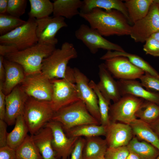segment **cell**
Wrapping results in <instances>:
<instances>
[{"label":"cell","instance_id":"1","mask_svg":"<svg viewBox=\"0 0 159 159\" xmlns=\"http://www.w3.org/2000/svg\"><path fill=\"white\" fill-rule=\"evenodd\" d=\"M79 15L102 36L130 35L131 26L124 15L117 10L106 11L95 8L86 13L80 12Z\"/></svg>","mask_w":159,"mask_h":159},{"label":"cell","instance_id":"2","mask_svg":"<svg viewBox=\"0 0 159 159\" xmlns=\"http://www.w3.org/2000/svg\"><path fill=\"white\" fill-rule=\"evenodd\" d=\"M36 19L29 17L26 22L0 36V55L21 51L38 42L36 34Z\"/></svg>","mask_w":159,"mask_h":159},{"label":"cell","instance_id":"3","mask_svg":"<svg viewBox=\"0 0 159 159\" xmlns=\"http://www.w3.org/2000/svg\"><path fill=\"white\" fill-rule=\"evenodd\" d=\"M56 49L55 46L38 42L24 50L7 54L4 57L21 65L26 76L41 73L43 60Z\"/></svg>","mask_w":159,"mask_h":159},{"label":"cell","instance_id":"4","mask_svg":"<svg viewBox=\"0 0 159 159\" xmlns=\"http://www.w3.org/2000/svg\"><path fill=\"white\" fill-rule=\"evenodd\" d=\"M77 53L74 45L66 42L60 48L56 49L42 63L41 73L50 80L62 79L65 76L67 64L77 58Z\"/></svg>","mask_w":159,"mask_h":159},{"label":"cell","instance_id":"5","mask_svg":"<svg viewBox=\"0 0 159 159\" xmlns=\"http://www.w3.org/2000/svg\"><path fill=\"white\" fill-rule=\"evenodd\" d=\"M51 80L53 90L50 103L55 112L80 100L75 84L73 68L68 66L64 78Z\"/></svg>","mask_w":159,"mask_h":159},{"label":"cell","instance_id":"6","mask_svg":"<svg viewBox=\"0 0 159 159\" xmlns=\"http://www.w3.org/2000/svg\"><path fill=\"white\" fill-rule=\"evenodd\" d=\"M52 120L59 123L66 132L75 127L87 124L101 125L80 100L56 112Z\"/></svg>","mask_w":159,"mask_h":159},{"label":"cell","instance_id":"7","mask_svg":"<svg viewBox=\"0 0 159 159\" xmlns=\"http://www.w3.org/2000/svg\"><path fill=\"white\" fill-rule=\"evenodd\" d=\"M55 112L50 102L39 100L29 97L23 116L31 135L36 133L52 120Z\"/></svg>","mask_w":159,"mask_h":159},{"label":"cell","instance_id":"8","mask_svg":"<svg viewBox=\"0 0 159 159\" xmlns=\"http://www.w3.org/2000/svg\"><path fill=\"white\" fill-rule=\"evenodd\" d=\"M144 100L130 95L122 96L117 101L110 105V121L129 124L136 118V112Z\"/></svg>","mask_w":159,"mask_h":159},{"label":"cell","instance_id":"9","mask_svg":"<svg viewBox=\"0 0 159 159\" xmlns=\"http://www.w3.org/2000/svg\"><path fill=\"white\" fill-rule=\"evenodd\" d=\"M158 32H159V5L153 1L147 14L131 26L130 35L135 42L143 43Z\"/></svg>","mask_w":159,"mask_h":159},{"label":"cell","instance_id":"10","mask_svg":"<svg viewBox=\"0 0 159 159\" xmlns=\"http://www.w3.org/2000/svg\"><path fill=\"white\" fill-rule=\"evenodd\" d=\"M20 86L29 97L41 101H51L53 90L51 80L41 72L25 76Z\"/></svg>","mask_w":159,"mask_h":159},{"label":"cell","instance_id":"11","mask_svg":"<svg viewBox=\"0 0 159 159\" xmlns=\"http://www.w3.org/2000/svg\"><path fill=\"white\" fill-rule=\"evenodd\" d=\"M75 35L92 54L96 53L99 49L107 51H125L120 46L106 39L97 31L84 24L81 25L75 31Z\"/></svg>","mask_w":159,"mask_h":159},{"label":"cell","instance_id":"12","mask_svg":"<svg viewBox=\"0 0 159 159\" xmlns=\"http://www.w3.org/2000/svg\"><path fill=\"white\" fill-rule=\"evenodd\" d=\"M79 97L84 102L90 113L100 123L98 98L89 84L87 77L77 68H73Z\"/></svg>","mask_w":159,"mask_h":159},{"label":"cell","instance_id":"13","mask_svg":"<svg viewBox=\"0 0 159 159\" xmlns=\"http://www.w3.org/2000/svg\"><path fill=\"white\" fill-rule=\"evenodd\" d=\"M36 34L38 42L56 46L58 40L55 36L61 28L68 25L62 17L50 16L36 19Z\"/></svg>","mask_w":159,"mask_h":159},{"label":"cell","instance_id":"14","mask_svg":"<svg viewBox=\"0 0 159 159\" xmlns=\"http://www.w3.org/2000/svg\"><path fill=\"white\" fill-rule=\"evenodd\" d=\"M44 126L52 131V147L57 159H67L79 137H68L61 124L55 121L51 120Z\"/></svg>","mask_w":159,"mask_h":159},{"label":"cell","instance_id":"15","mask_svg":"<svg viewBox=\"0 0 159 159\" xmlns=\"http://www.w3.org/2000/svg\"><path fill=\"white\" fill-rule=\"evenodd\" d=\"M109 72L115 78L122 80H135L145 72L132 63L126 57L117 56L105 60L104 63Z\"/></svg>","mask_w":159,"mask_h":159},{"label":"cell","instance_id":"16","mask_svg":"<svg viewBox=\"0 0 159 159\" xmlns=\"http://www.w3.org/2000/svg\"><path fill=\"white\" fill-rule=\"evenodd\" d=\"M28 97L19 85L6 95L4 121L8 125H11L15 123L18 117L23 115L25 104Z\"/></svg>","mask_w":159,"mask_h":159},{"label":"cell","instance_id":"17","mask_svg":"<svg viewBox=\"0 0 159 159\" xmlns=\"http://www.w3.org/2000/svg\"><path fill=\"white\" fill-rule=\"evenodd\" d=\"M105 127V140L108 147L127 146L134 136L128 124L110 121Z\"/></svg>","mask_w":159,"mask_h":159},{"label":"cell","instance_id":"18","mask_svg":"<svg viewBox=\"0 0 159 159\" xmlns=\"http://www.w3.org/2000/svg\"><path fill=\"white\" fill-rule=\"evenodd\" d=\"M98 67L100 81L97 84L98 89L107 100L115 102L122 96L117 82L114 79L104 63Z\"/></svg>","mask_w":159,"mask_h":159},{"label":"cell","instance_id":"19","mask_svg":"<svg viewBox=\"0 0 159 159\" xmlns=\"http://www.w3.org/2000/svg\"><path fill=\"white\" fill-rule=\"evenodd\" d=\"M117 82L121 96L130 95L159 105V93L144 88L139 81L119 80Z\"/></svg>","mask_w":159,"mask_h":159},{"label":"cell","instance_id":"20","mask_svg":"<svg viewBox=\"0 0 159 159\" xmlns=\"http://www.w3.org/2000/svg\"><path fill=\"white\" fill-rule=\"evenodd\" d=\"M3 63L5 69V77L4 82H1L3 91L6 95L15 87L21 84L25 75L23 67L19 64L4 57Z\"/></svg>","mask_w":159,"mask_h":159},{"label":"cell","instance_id":"21","mask_svg":"<svg viewBox=\"0 0 159 159\" xmlns=\"http://www.w3.org/2000/svg\"><path fill=\"white\" fill-rule=\"evenodd\" d=\"M31 135L43 159H58L52 147V133L49 127L44 126Z\"/></svg>","mask_w":159,"mask_h":159},{"label":"cell","instance_id":"22","mask_svg":"<svg viewBox=\"0 0 159 159\" xmlns=\"http://www.w3.org/2000/svg\"><path fill=\"white\" fill-rule=\"evenodd\" d=\"M95 8L103 9L106 11L113 9L117 10L124 15L129 22L127 9L125 3L122 0H84L80 12L86 13Z\"/></svg>","mask_w":159,"mask_h":159},{"label":"cell","instance_id":"23","mask_svg":"<svg viewBox=\"0 0 159 159\" xmlns=\"http://www.w3.org/2000/svg\"><path fill=\"white\" fill-rule=\"evenodd\" d=\"M129 125L135 136L151 144L159 150V138L149 124L136 118Z\"/></svg>","mask_w":159,"mask_h":159},{"label":"cell","instance_id":"24","mask_svg":"<svg viewBox=\"0 0 159 159\" xmlns=\"http://www.w3.org/2000/svg\"><path fill=\"white\" fill-rule=\"evenodd\" d=\"M53 16L70 19L79 15L83 1L80 0H55L54 1Z\"/></svg>","mask_w":159,"mask_h":159},{"label":"cell","instance_id":"25","mask_svg":"<svg viewBox=\"0 0 159 159\" xmlns=\"http://www.w3.org/2000/svg\"><path fill=\"white\" fill-rule=\"evenodd\" d=\"M117 56L127 57L133 65L143 70L145 73L159 77V73L147 62L139 56L124 51H108L100 58L106 60Z\"/></svg>","mask_w":159,"mask_h":159},{"label":"cell","instance_id":"26","mask_svg":"<svg viewBox=\"0 0 159 159\" xmlns=\"http://www.w3.org/2000/svg\"><path fill=\"white\" fill-rule=\"evenodd\" d=\"M125 4L127 9L130 24H133L148 14L153 0H126Z\"/></svg>","mask_w":159,"mask_h":159},{"label":"cell","instance_id":"27","mask_svg":"<svg viewBox=\"0 0 159 159\" xmlns=\"http://www.w3.org/2000/svg\"><path fill=\"white\" fill-rule=\"evenodd\" d=\"M108 146L105 139L99 136L85 137L83 150L84 159H95L104 156Z\"/></svg>","mask_w":159,"mask_h":159},{"label":"cell","instance_id":"28","mask_svg":"<svg viewBox=\"0 0 159 159\" xmlns=\"http://www.w3.org/2000/svg\"><path fill=\"white\" fill-rule=\"evenodd\" d=\"M15 126L12 130L8 133L7 145L16 150L23 142L29 132L23 115L16 118Z\"/></svg>","mask_w":159,"mask_h":159},{"label":"cell","instance_id":"29","mask_svg":"<svg viewBox=\"0 0 159 159\" xmlns=\"http://www.w3.org/2000/svg\"><path fill=\"white\" fill-rule=\"evenodd\" d=\"M130 151L134 152L141 159H157L159 150L151 144L146 141H140L134 136L127 146Z\"/></svg>","mask_w":159,"mask_h":159},{"label":"cell","instance_id":"30","mask_svg":"<svg viewBox=\"0 0 159 159\" xmlns=\"http://www.w3.org/2000/svg\"><path fill=\"white\" fill-rule=\"evenodd\" d=\"M69 137H88L105 136L106 128L101 125L94 124H84L73 127L65 132Z\"/></svg>","mask_w":159,"mask_h":159},{"label":"cell","instance_id":"31","mask_svg":"<svg viewBox=\"0 0 159 159\" xmlns=\"http://www.w3.org/2000/svg\"><path fill=\"white\" fill-rule=\"evenodd\" d=\"M15 152L16 159H43L31 135H27Z\"/></svg>","mask_w":159,"mask_h":159},{"label":"cell","instance_id":"32","mask_svg":"<svg viewBox=\"0 0 159 159\" xmlns=\"http://www.w3.org/2000/svg\"><path fill=\"white\" fill-rule=\"evenodd\" d=\"M30 10L29 17L36 19L48 16L53 13V3L49 0H29Z\"/></svg>","mask_w":159,"mask_h":159},{"label":"cell","instance_id":"33","mask_svg":"<svg viewBox=\"0 0 159 159\" xmlns=\"http://www.w3.org/2000/svg\"><path fill=\"white\" fill-rule=\"evenodd\" d=\"M136 117L149 124L159 119V105L145 100L135 113Z\"/></svg>","mask_w":159,"mask_h":159},{"label":"cell","instance_id":"34","mask_svg":"<svg viewBox=\"0 0 159 159\" xmlns=\"http://www.w3.org/2000/svg\"><path fill=\"white\" fill-rule=\"evenodd\" d=\"M89 84L96 94L98 100L100 115V125L105 127L110 123L109 116L110 107V102L107 100L102 94L97 86V84L92 80L89 82Z\"/></svg>","mask_w":159,"mask_h":159},{"label":"cell","instance_id":"35","mask_svg":"<svg viewBox=\"0 0 159 159\" xmlns=\"http://www.w3.org/2000/svg\"><path fill=\"white\" fill-rule=\"evenodd\" d=\"M26 21L6 13L0 14V35H4L22 25Z\"/></svg>","mask_w":159,"mask_h":159},{"label":"cell","instance_id":"36","mask_svg":"<svg viewBox=\"0 0 159 159\" xmlns=\"http://www.w3.org/2000/svg\"><path fill=\"white\" fill-rule=\"evenodd\" d=\"M27 2L26 0H8L6 13L20 18L25 12Z\"/></svg>","mask_w":159,"mask_h":159},{"label":"cell","instance_id":"37","mask_svg":"<svg viewBox=\"0 0 159 159\" xmlns=\"http://www.w3.org/2000/svg\"><path fill=\"white\" fill-rule=\"evenodd\" d=\"M129 153L127 146L108 147L104 157L106 159H126Z\"/></svg>","mask_w":159,"mask_h":159},{"label":"cell","instance_id":"38","mask_svg":"<svg viewBox=\"0 0 159 159\" xmlns=\"http://www.w3.org/2000/svg\"><path fill=\"white\" fill-rule=\"evenodd\" d=\"M139 79L142 85L146 89L159 92V77L145 73Z\"/></svg>","mask_w":159,"mask_h":159},{"label":"cell","instance_id":"39","mask_svg":"<svg viewBox=\"0 0 159 159\" xmlns=\"http://www.w3.org/2000/svg\"><path fill=\"white\" fill-rule=\"evenodd\" d=\"M143 50L146 54L155 57H159V42L156 39L150 36L145 41Z\"/></svg>","mask_w":159,"mask_h":159},{"label":"cell","instance_id":"40","mask_svg":"<svg viewBox=\"0 0 159 159\" xmlns=\"http://www.w3.org/2000/svg\"><path fill=\"white\" fill-rule=\"evenodd\" d=\"M85 138L79 137L76 141L72 150L70 159H84L83 150Z\"/></svg>","mask_w":159,"mask_h":159},{"label":"cell","instance_id":"41","mask_svg":"<svg viewBox=\"0 0 159 159\" xmlns=\"http://www.w3.org/2000/svg\"><path fill=\"white\" fill-rule=\"evenodd\" d=\"M0 159H16L15 150L7 145L0 147Z\"/></svg>","mask_w":159,"mask_h":159},{"label":"cell","instance_id":"42","mask_svg":"<svg viewBox=\"0 0 159 159\" xmlns=\"http://www.w3.org/2000/svg\"><path fill=\"white\" fill-rule=\"evenodd\" d=\"M7 125L4 120L0 119V147L7 145Z\"/></svg>","mask_w":159,"mask_h":159},{"label":"cell","instance_id":"43","mask_svg":"<svg viewBox=\"0 0 159 159\" xmlns=\"http://www.w3.org/2000/svg\"><path fill=\"white\" fill-rule=\"evenodd\" d=\"M6 95L2 87V82H0V119L4 120L6 113Z\"/></svg>","mask_w":159,"mask_h":159},{"label":"cell","instance_id":"44","mask_svg":"<svg viewBox=\"0 0 159 159\" xmlns=\"http://www.w3.org/2000/svg\"><path fill=\"white\" fill-rule=\"evenodd\" d=\"M4 57L0 55V82H4L5 77V69L4 64Z\"/></svg>","mask_w":159,"mask_h":159},{"label":"cell","instance_id":"45","mask_svg":"<svg viewBox=\"0 0 159 159\" xmlns=\"http://www.w3.org/2000/svg\"><path fill=\"white\" fill-rule=\"evenodd\" d=\"M8 0H0V14L6 13Z\"/></svg>","mask_w":159,"mask_h":159},{"label":"cell","instance_id":"46","mask_svg":"<svg viewBox=\"0 0 159 159\" xmlns=\"http://www.w3.org/2000/svg\"><path fill=\"white\" fill-rule=\"evenodd\" d=\"M149 125L159 138V119Z\"/></svg>","mask_w":159,"mask_h":159},{"label":"cell","instance_id":"47","mask_svg":"<svg viewBox=\"0 0 159 159\" xmlns=\"http://www.w3.org/2000/svg\"><path fill=\"white\" fill-rule=\"evenodd\" d=\"M126 159H141V158L137 154L129 151V153Z\"/></svg>","mask_w":159,"mask_h":159},{"label":"cell","instance_id":"48","mask_svg":"<svg viewBox=\"0 0 159 159\" xmlns=\"http://www.w3.org/2000/svg\"><path fill=\"white\" fill-rule=\"evenodd\" d=\"M151 36L156 39L159 42V32L154 33Z\"/></svg>","mask_w":159,"mask_h":159},{"label":"cell","instance_id":"49","mask_svg":"<svg viewBox=\"0 0 159 159\" xmlns=\"http://www.w3.org/2000/svg\"><path fill=\"white\" fill-rule=\"evenodd\" d=\"M95 159H106L104 157V156H102L98 157Z\"/></svg>","mask_w":159,"mask_h":159},{"label":"cell","instance_id":"50","mask_svg":"<svg viewBox=\"0 0 159 159\" xmlns=\"http://www.w3.org/2000/svg\"><path fill=\"white\" fill-rule=\"evenodd\" d=\"M153 1L155 3L159 4V0H153Z\"/></svg>","mask_w":159,"mask_h":159},{"label":"cell","instance_id":"51","mask_svg":"<svg viewBox=\"0 0 159 159\" xmlns=\"http://www.w3.org/2000/svg\"><path fill=\"white\" fill-rule=\"evenodd\" d=\"M157 159H159V153L158 155L157 158Z\"/></svg>","mask_w":159,"mask_h":159},{"label":"cell","instance_id":"52","mask_svg":"<svg viewBox=\"0 0 159 159\" xmlns=\"http://www.w3.org/2000/svg\"></svg>","mask_w":159,"mask_h":159}]
</instances>
